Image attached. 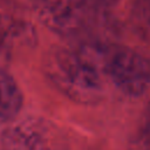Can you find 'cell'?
<instances>
[{"label": "cell", "instance_id": "3", "mask_svg": "<svg viewBox=\"0 0 150 150\" xmlns=\"http://www.w3.org/2000/svg\"><path fill=\"white\" fill-rule=\"evenodd\" d=\"M41 16L50 29L68 38L81 35L89 26L88 14L79 0H45Z\"/></svg>", "mask_w": 150, "mask_h": 150}, {"label": "cell", "instance_id": "4", "mask_svg": "<svg viewBox=\"0 0 150 150\" xmlns=\"http://www.w3.org/2000/svg\"><path fill=\"white\" fill-rule=\"evenodd\" d=\"M23 95L14 77L0 68V125L9 124L19 116Z\"/></svg>", "mask_w": 150, "mask_h": 150}, {"label": "cell", "instance_id": "2", "mask_svg": "<svg viewBox=\"0 0 150 150\" xmlns=\"http://www.w3.org/2000/svg\"><path fill=\"white\" fill-rule=\"evenodd\" d=\"M1 150H61L56 128L45 118L27 116L7 124L0 136Z\"/></svg>", "mask_w": 150, "mask_h": 150}, {"label": "cell", "instance_id": "7", "mask_svg": "<svg viewBox=\"0 0 150 150\" xmlns=\"http://www.w3.org/2000/svg\"><path fill=\"white\" fill-rule=\"evenodd\" d=\"M102 1H114V0H102Z\"/></svg>", "mask_w": 150, "mask_h": 150}, {"label": "cell", "instance_id": "6", "mask_svg": "<svg viewBox=\"0 0 150 150\" xmlns=\"http://www.w3.org/2000/svg\"><path fill=\"white\" fill-rule=\"evenodd\" d=\"M143 145L150 148V102L145 108L144 116H143V128H142V136L141 142Z\"/></svg>", "mask_w": 150, "mask_h": 150}, {"label": "cell", "instance_id": "5", "mask_svg": "<svg viewBox=\"0 0 150 150\" xmlns=\"http://www.w3.org/2000/svg\"><path fill=\"white\" fill-rule=\"evenodd\" d=\"M132 14L137 25L150 38V0H137Z\"/></svg>", "mask_w": 150, "mask_h": 150}, {"label": "cell", "instance_id": "1", "mask_svg": "<svg viewBox=\"0 0 150 150\" xmlns=\"http://www.w3.org/2000/svg\"><path fill=\"white\" fill-rule=\"evenodd\" d=\"M46 75L75 103L137 98L150 88V59L121 43L87 39L56 49Z\"/></svg>", "mask_w": 150, "mask_h": 150}]
</instances>
